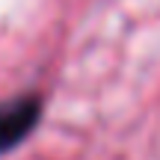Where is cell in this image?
<instances>
[{
	"label": "cell",
	"mask_w": 160,
	"mask_h": 160,
	"mask_svg": "<svg viewBox=\"0 0 160 160\" xmlns=\"http://www.w3.org/2000/svg\"><path fill=\"white\" fill-rule=\"evenodd\" d=\"M39 116H42L39 98H12V101L0 104V154L15 148L36 128Z\"/></svg>",
	"instance_id": "1"
}]
</instances>
